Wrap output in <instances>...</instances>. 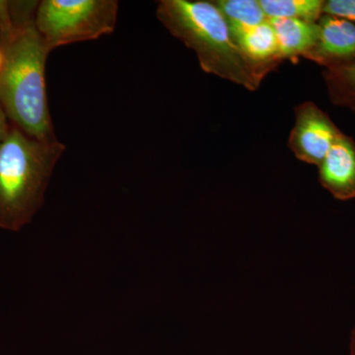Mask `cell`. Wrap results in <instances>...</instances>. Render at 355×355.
Here are the masks:
<instances>
[{
	"mask_svg": "<svg viewBox=\"0 0 355 355\" xmlns=\"http://www.w3.org/2000/svg\"><path fill=\"white\" fill-rule=\"evenodd\" d=\"M294 112L295 125L289 135V148L298 160L319 166L343 132L313 102L302 103Z\"/></svg>",
	"mask_w": 355,
	"mask_h": 355,
	"instance_id": "cell-5",
	"label": "cell"
},
{
	"mask_svg": "<svg viewBox=\"0 0 355 355\" xmlns=\"http://www.w3.org/2000/svg\"><path fill=\"white\" fill-rule=\"evenodd\" d=\"M2 64H3V55H2L1 51H0V71H1Z\"/></svg>",
	"mask_w": 355,
	"mask_h": 355,
	"instance_id": "cell-15",
	"label": "cell"
},
{
	"mask_svg": "<svg viewBox=\"0 0 355 355\" xmlns=\"http://www.w3.org/2000/svg\"><path fill=\"white\" fill-rule=\"evenodd\" d=\"M158 20L195 51L200 67L249 91H254L270 71L254 64L233 41L225 18L214 2L161 0Z\"/></svg>",
	"mask_w": 355,
	"mask_h": 355,
	"instance_id": "cell-2",
	"label": "cell"
},
{
	"mask_svg": "<svg viewBox=\"0 0 355 355\" xmlns=\"http://www.w3.org/2000/svg\"><path fill=\"white\" fill-rule=\"evenodd\" d=\"M11 125H12V123H10L6 111L0 105V144L6 139L9 130H10Z\"/></svg>",
	"mask_w": 355,
	"mask_h": 355,
	"instance_id": "cell-14",
	"label": "cell"
},
{
	"mask_svg": "<svg viewBox=\"0 0 355 355\" xmlns=\"http://www.w3.org/2000/svg\"><path fill=\"white\" fill-rule=\"evenodd\" d=\"M214 3L228 26L254 27L268 21L259 0H217Z\"/></svg>",
	"mask_w": 355,
	"mask_h": 355,
	"instance_id": "cell-12",
	"label": "cell"
},
{
	"mask_svg": "<svg viewBox=\"0 0 355 355\" xmlns=\"http://www.w3.org/2000/svg\"><path fill=\"white\" fill-rule=\"evenodd\" d=\"M40 1L0 0V105L9 121L43 141H55L46 86L51 49L36 26Z\"/></svg>",
	"mask_w": 355,
	"mask_h": 355,
	"instance_id": "cell-1",
	"label": "cell"
},
{
	"mask_svg": "<svg viewBox=\"0 0 355 355\" xmlns=\"http://www.w3.org/2000/svg\"><path fill=\"white\" fill-rule=\"evenodd\" d=\"M233 41L254 64L272 71L282 62L277 36L270 20L254 27L228 26Z\"/></svg>",
	"mask_w": 355,
	"mask_h": 355,
	"instance_id": "cell-8",
	"label": "cell"
},
{
	"mask_svg": "<svg viewBox=\"0 0 355 355\" xmlns=\"http://www.w3.org/2000/svg\"><path fill=\"white\" fill-rule=\"evenodd\" d=\"M319 167L320 183L340 200L355 198V140L343 132Z\"/></svg>",
	"mask_w": 355,
	"mask_h": 355,
	"instance_id": "cell-7",
	"label": "cell"
},
{
	"mask_svg": "<svg viewBox=\"0 0 355 355\" xmlns=\"http://www.w3.org/2000/svg\"><path fill=\"white\" fill-rule=\"evenodd\" d=\"M317 44L304 55L324 69L355 62V24L343 18L324 14L320 20Z\"/></svg>",
	"mask_w": 355,
	"mask_h": 355,
	"instance_id": "cell-6",
	"label": "cell"
},
{
	"mask_svg": "<svg viewBox=\"0 0 355 355\" xmlns=\"http://www.w3.org/2000/svg\"><path fill=\"white\" fill-rule=\"evenodd\" d=\"M64 144L43 141L11 125L0 144V228L18 232L41 209Z\"/></svg>",
	"mask_w": 355,
	"mask_h": 355,
	"instance_id": "cell-3",
	"label": "cell"
},
{
	"mask_svg": "<svg viewBox=\"0 0 355 355\" xmlns=\"http://www.w3.org/2000/svg\"><path fill=\"white\" fill-rule=\"evenodd\" d=\"M323 77L331 102L355 113V62L324 69Z\"/></svg>",
	"mask_w": 355,
	"mask_h": 355,
	"instance_id": "cell-11",
	"label": "cell"
},
{
	"mask_svg": "<svg viewBox=\"0 0 355 355\" xmlns=\"http://www.w3.org/2000/svg\"><path fill=\"white\" fill-rule=\"evenodd\" d=\"M266 17L317 23L324 15V0H259Z\"/></svg>",
	"mask_w": 355,
	"mask_h": 355,
	"instance_id": "cell-10",
	"label": "cell"
},
{
	"mask_svg": "<svg viewBox=\"0 0 355 355\" xmlns=\"http://www.w3.org/2000/svg\"><path fill=\"white\" fill-rule=\"evenodd\" d=\"M268 20L277 36L279 55L282 60L304 58L317 44L319 38L318 22L286 18Z\"/></svg>",
	"mask_w": 355,
	"mask_h": 355,
	"instance_id": "cell-9",
	"label": "cell"
},
{
	"mask_svg": "<svg viewBox=\"0 0 355 355\" xmlns=\"http://www.w3.org/2000/svg\"><path fill=\"white\" fill-rule=\"evenodd\" d=\"M118 11L116 0H43L37 8L36 26L53 51L112 34Z\"/></svg>",
	"mask_w": 355,
	"mask_h": 355,
	"instance_id": "cell-4",
	"label": "cell"
},
{
	"mask_svg": "<svg viewBox=\"0 0 355 355\" xmlns=\"http://www.w3.org/2000/svg\"><path fill=\"white\" fill-rule=\"evenodd\" d=\"M324 14L343 18L355 24V0H324Z\"/></svg>",
	"mask_w": 355,
	"mask_h": 355,
	"instance_id": "cell-13",
	"label": "cell"
}]
</instances>
